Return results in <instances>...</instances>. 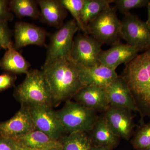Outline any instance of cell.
Instances as JSON below:
<instances>
[{"label":"cell","mask_w":150,"mask_h":150,"mask_svg":"<svg viewBox=\"0 0 150 150\" xmlns=\"http://www.w3.org/2000/svg\"><path fill=\"white\" fill-rule=\"evenodd\" d=\"M51 91L54 105L71 100L84 87L77 65L68 58H60L41 67Z\"/></svg>","instance_id":"obj_1"},{"label":"cell","mask_w":150,"mask_h":150,"mask_svg":"<svg viewBox=\"0 0 150 150\" xmlns=\"http://www.w3.org/2000/svg\"><path fill=\"white\" fill-rule=\"evenodd\" d=\"M123 73L138 111L150 117V48L126 64Z\"/></svg>","instance_id":"obj_2"},{"label":"cell","mask_w":150,"mask_h":150,"mask_svg":"<svg viewBox=\"0 0 150 150\" xmlns=\"http://www.w3.org/2000/svg\"><path fill=\"white\" fill-rule=\"evenodd\" d=\"M13 96L21 105L54 106L51 91L42 70L29 71L23 81L15 88Z\"/></svg>","instance_id":"obj_3"},{"label":"cell","mask_w":150,"mask_h":150,"mask_svg":"<svg viewBox=\"0 0 150 150\" xmlns=\"http://www.w3.org/2000/svg\"><path fill=\"white\" fill-rule=\"evenodd\" d=\"M57 112L62 125L69 134L90 132L98 118L96 111L71 100L66 101L64 107Z\"/></svg>","instance_id":"obj_4"},{"label":"cell","mask_w":150,"mask_h":150,"mask_svg":"<svg viewBox=\"0 0 150 150\" xmlns=\"http://www.w3.org/2000/svg\"><path fill=\"white\" fill-rule=\"evenodd\" d=\"M115 7H108L90 22L87 32L100 43L114 45L121 38V21L118 19Z\"/></svg>","instance_id":"obj_5"},{"label":"cell","mask_w":150,"mask_h":150,"mask_svg":"<svg viewBox=\"0 0 150 150\" xmlns=\"http://www.w3.org/2000/svg\"><path fill=\"white\" fill-rule=\"evenodd\" d=\"M79 29L74 19L67 22L51 36L45 63L48 65L60 58H69L74 36Z\"/></svg>","instance_id":"obj_6"},{"label":"cell","mask_w":150,"mask_h":150,"mask_svg":"<svg viewBox=\"0 0 150 150\" xmlns=\"http://www.w3.org/2000/svg\"><path fill=\"white\" fill-rule=\"evenodd\" d=\"M26 106L36 130L42 131L55 141H60L67 133L57 111L53 109V107L43 105Z\"/></svg>","instance_id":"obj_7"},{"label":"cell","mask_w":150,"mask_h":150,"mask_svg":"<svg viewBox=\"0 0 150 150\" xmlns=\"http://www.w3.org/2000/svg\"><path fill=\"white\" fill-rule=\"evenodd\" d=\"M121 38L140 51L150 48V30L137 15L129 13L121 21Z\"/></svg>","instance_id":"obj_8"},{"label":"cell","mask_w":150,"mask_h":150,"mask_svg":"<svg viewBox=\"0 0 150 150\" xmlns=\"http://www.w3.org/2000/svg\"><path fill=\"white\" fill-rule=\"evenodd\" d=\"M102 45L91 36L79 33L74 38L69 59L85 67L98 64Z\"/></svg>","instance_id":"obj_9"},{"label":"cell","mask_w":150,"mask_h":150,"mask_svg":"<svg viewBox=\"0 0 150 150\" xmlns=\"http://www.w3.org/2000/svg\"><path fill=\"white\" fill-rule=\"evenodd\" d=\"M35 129L27 106L21 105L12 118L0 122V137L14 139Z\"/></svg>","instance_id":"obj_10"},{"label":"cell","mask_w":150,"mask_h":150,"mask_svg":"<svg viewBox=\"0 0 150 150\" xmlns=\"http://www.w3.org/2000/svg\"><path fill=\"white\" fill-rule=\"evenodd\" d=\"M14 43L16 50L28 45L47 47L46 43L47 32L45 30L35 25L20 21L14 26Z\"/></svg>","instance_id":"obj_11"},{"label":"cell","mask_w":150,"mask_h":150,"mask_svg":"<svg viewBox=\"0 0 150 150\" xmlns=\"http://www.w3.org/2000/svg\"><path fill=\"white\" fill-rule=\"evenodd\" d=\"M105 89L110 106L138 111L129 86L122 76H118Z\"/></svg>","instance_id":"obj_12"},{"label":"cell","mask_w":150,"mask_h":150,"mask_svg":"<svg viewBox=\"0 0 150 150\" xmlns=\"http://www.w3.org/2000/svg\"><path fill=\"white\" fill-rule=\"evenodd\" d=\"M131 110L110 106L105 111L104 117L114 134L129 140L134 128Z\"/></svg>","instance_id":"obj_13"},{"label":"cell","mask_w":150,"mask_h":150,"mask_svg":"<svg viewBox=\"0 0 150 150\" xmlns=\"http://www.w3.org/2000/svg\"><path fill=\"white\" fill-rule=\"evenodd\" d=\"M76 64L84 87L94 86L105 88L118 76L115 70L100 64L93 67H85Z\"/></svg>","instance_id":"obj_14"},{"label":"cell","mask_w":150,"mask_h":150,"mask_svg":"<svg viewBox=\"0 0 150 150\" xmlns=\"http://www.w3.org/2000/svg\"><path fill=\"white\" fill-rule=\"evenodd\" d=\"M140 50L129 44L118 43L108 50L101 51L99 57V64L112 69L121 64H127L138 55Z\"/></svg>","instance_id":"obj_15"},{"label":"cell","mask_w":150,"mask_h":150,"mask_svg":"<svg viewBox=\"0 0 150 150\" xmlns=\"http://www.w3.org/2000/svg\"><path fill=\"white\" fill-rule=\"evenodd\" d=\"M73 98L76 102L96 111H105L110 106L105 88L96 86L84 87Z\"/></svg>","instance_id":"obj_16"},{"label":"cell","mask_w":150,"mask_h":150,"mask_svg":"<svg viewBox=\"0 0 150 150\" xmlns=\"http://www.w3.org/2000/svg\"><path fill=\"white\" fill-rule=\"evenodd\" d=\"M37 2L40 8V16L43 22L59 29L63 26L67 9L61 1L39 0Z\"/></svg>","instance_id":"obj_17"},{"label":"cell","mask_w":150,"mask_h":150,"mask_svg":"<svg viewBox=\"0 0 150 150\" xmlns=\"http://www.w3.org/2000/svg\"><path fill=\"white\" fill-rule=\"evenodd\" d=\"M14 140L20 146L30 150H47L62 146L60 141L52 139L45 133L36 129Z\"/></svg>","instance_id":"obj_18"},{"label":"cell","mask_w":150,"mask_h":150,"mask_svg":"<svg viewBox=\"0 0 150 150\" xmlns=\"http://www.w3.org/2000/svg\"><path fill=\"white\" fill-rule=\"evenodd\" d=\"M89 136L93 146L108 147L113 149L117 146L119 137L110 129L104 116L98 117Z\"/></svg>","instance_id":"obj_19"},{"label":"cell","mask_w":150,"mask_h":150,"mask_svg":"<svg viewBox=\"0 0 150 150\" xmlns=\"http://www.w3.org/2000/svg\"><path fill=\"white\" fill-rule=\"evenodd\" d=\"M30 64L13 47L6 50L0 60V68L14 74H27Z\"/></svg>","instance_id":"obj_20"},{"label":"cell","mask_w":150,"mask_h":150,"mask_svg":"<svg viewBox=\"0 0 150 150\" xmlns=\"http://www.w3.org/2000/svg\"><path fill=\"white\" fill-rule=\"evenodd\" d=\"M62 150H91L93 144L84 132H74L64 136L60 140Z\"/></svg>","instance_id":"obj_21"},{"label":"cell","mask_w":150,"mask_h":150,"mask_svg":"<svg viewBox=\"0 0 150 150\" xmlns=\"http://www.w3.org/2000/svg\"><path fill=\"white\" fill-rule=\"evenodd\" d=\"M113 0H85L82 12L81 20L87 30V26L103 11L110 6Z\"/></svg>","instance_id":"obj_22"},{"label":"cell","mask_w":150,"mask_h":150,"mask_svg":"<svg viewBox=\"0 0 150 150\" xmlns=\"http://www.w3.org/2000/svg\"><path fill=\"white\" fill-rule=\"evenodd\" d=\"M37 1L33 0H11L9 6L11 11L19 18L30 17L37 19L40 16Z\"/></svg>","instance_id":"obj_23"},{"label":"cell","mask_w":150,"mask_h":150,"mask_svg":"<svg viewBox=\"0 0 150 150\" xmlns=\"http://www.w3.org/2000/svg\"><path fill=\"white\" fill-rule=\"evenodd\" d=\"M65 8L69 11L79 26V30L87 34L81 20L82 12L85 0H60Z\"/></svg>","instance_id":"obj_24"},{"label":"cell","mask_w":150,"mask_h":150,"mask_svg":"<svg viewBox=\"0 0 150 150\" xmlns=\"http://www.w3.org/2000/svg\"><path fill=\"white\" fill-rule=\"evenodd\" d=\"M132 144L137 150L150 148V122L143 125L137 130L132 139Z\"/></svg>","instance_id":"obj_25"},{"label":"cell","mask_w":150,"mask_h":150,"mask_svg":"<svg viewBox=\"0 0 150 150\" xmlns=\"http://www.w3.org/2000/svg\"><path fill=\"white\" fill-rule=\"evenodd\" d=\"M149 0H116L115 8L125 15L130 13L132 9L143 7L147 5Z\"/></svg>","instance_id":"obj_26"},{"label":"cell","mask_w":150,"mask_h":150,"mask_svg":"<svg viewBox=\"0 0 150 150\" xmlns=\"http://www.w3.org/2000/svg\"><path fill=\"white\" fill-rule=\"evenodd\" d=\"M7 23L0 21V47L6 50L13 46L11 33Z\"/></svg>","instance_id":"obj_27"},{"label":"cell","mask_w":150,"mask_h":150,"mask_svg":"<svg viewBox=\"0 0 150 150\" xmlns=\"http://www.w3.org/2000/svg\"><path fill=\"white\" fill-rule=\"evenodd\" d=\"M16 79V75L10 73L0 75V92L14 86Z\"/></svg>","instance_id":"obj_28"},{"label":"cell","mask_w":150,"mask_h":150,"mask_svg":"<svg viewBox=\"0 0 150 150\" xmlns=\"http://www.w3.org/2000/svg\"><path fill=\"white\" fill-rule=\"evenodd\" d=\"M7 0H0V21L8 23L13 20V15Z\"/></svg>","instance_id":"obj_29"},{"label":"cell","mask_w":150,"mask_h":150,"mask_svg":"<svg viewBox=\"0 0 150 150\" xmlns=\"http://www.w3.org/2000/svg\"><path fill=\"white\" fill-rule=\"evenodd\" d=\"M17 144L11 138L0 137V150H16Z\"/></svg>","instance_id":"obj_30"},{"label":"cell","mask_w":150,"mask_h":150,"mask_svg":"<svg viewBox=\"0 0 150 150\" xmlns=\"http://www.w3.org/2000/svg\"><path fill=\"white\" fill-rule=\"evenodd\" d=\"M112 149L108 147L100 146L93 145L91 150H112Z\"/></svg>","instance_id":"obj_31"},{"label":"cell","mask_w":150,"mask_h":150,"mask_svg":"<svg viewBox=\"0 0 150 150\" xmlns=\"http://www.w3.org/2000/svg\"><path fill=\"white\" fill-rule=\"evenodd\" d=\"M146 6L148 11V20L146 23L150 30V1Z\"/></svg>","instance_id":"obj_32"},{"label":"cell","mask_w":150,"mask_h":150,"mask_svg":"<svg viewBox=\"0 0 150 150\" xmlns=\"http://www.w3.org/2000/svg\"><path fill=\"white\" fill-rule=\"evenodd\" d=\"M17 147L16 150H30L28 149H26V148L24 147L20 146L17 143Z\"/></svg>","instance_id":"obj_33"},{"label":"cell","mask_w":150,"mask_h":150,"mask_svg":"<svg viewBox=\"0 0 150 150\" xmlns=\"http://www.w3.org/2000/svg\"><path fill=\"white\" fill-rule=\"evenodd\" d=\"M47 150H62V146H61L51 148V149Z\"/></svg>","instance_id":"obj_34"},{"label":"cell","mask_w":150,"mask_h":150,"mask_svg":"<svg viewBox=\"0 0 150 150\" xmlns=\"http://www.w3.org/2000/svg\"><path fill=\"white\" fill-rule=\"evenodd\" d=\"M144 150H150V148H149V149H146Z\"/></svg>","instance_id":"obj_35"},{"label":"cell","mask_w":150,"mask_h":150,"mask_svg":"<svg viewBox=\"0 0 150 150\" xmlns=\"http://www.w3.org/2000/svg\"><path fill=\"white\" fill-rule=\"evenodd\" d=\"M1 48H1V47H0V50H1Z\"/></svg>","instance_id":"obj_36"}]
</instances>
